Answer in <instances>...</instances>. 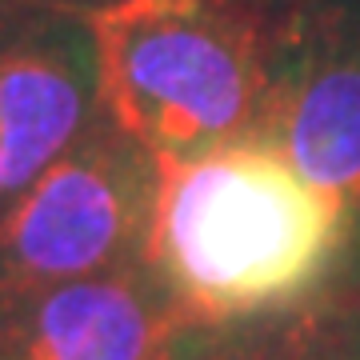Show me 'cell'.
I'll list each match as a JSON object with an SVG mask.
<instances>
[{"label":"cell","instance_id":"obj_1","mask_svg":"<svg viewBox=\"0 0 360 360\" xmlns=\"http://www.w3.org/2000/svg\"><path fill=\"white\" fill-rule=\"evenodd\" d=\"M348 212L269 141L153 156L144 269L188 328H229L300 304L348 240Z\"/></svg>","mask_w":360,"mask_h":360},{"label":"cell","instance_id":"obj_2","mask_svg":"<svg viewBox=\"0 0 360 360\" xmlns=\"http://www.w3.org/2000/svg\"><path fill=\"white\" fill-rule=\"evenodd\" d=\"M89 37L104 112L136 148L196 156L257 132L281 32L248 0H116Z\"/></svg>","mask_w":360,"mask_h":360},{"label":"cell","instance_id":"obj_3","mask_svg":"<svg viewBox=\"0 0 360 360\" xmlns=\"http://www.w3.org/2000/svg\"><path fill=\"white\" fill-rule=\"evenodd\" d=\"M144 212L148 188L116 153H65L0 220V300L116 269L141 245Z\"/></svg>","mask_w":360,"mask_h":360},{"label":"cell","instance_id":"obj_4","mask_svg":"<svg viewBox=\"0 0 360 360\" xmlns=\"http://www.w3.org/2000/svg\"><path fill=\"white\" fill-rule=\"evenodd\" d=\"M312 188L360 212V20L348 8L296 16L276 37L257 132Z\"/></svg>","mask_w":360,"mask_h":360},{"label":"cell","instance_id":"obj_5","mask_svg":"<svg viewBox=\"0 0 360 360\" xmlns=\"http://www.w3.org/2000/svg\"><path fill=\"white\" fill-rule=\"evenodd\" d=\"M188 324L129 269L0 300V360H165Z\"/></svg>","mask_w":360,"mask_h":360},{"label":"cell","instance_id":"obj_6","mask_svg":"<svg viewBox=\"0 0 360 360\" xmlns=\"http://www.w3.org/2000/svg\"><path fill=\"white\" fill-rule=\"evenodd\" d=\"M84 116V68L60 49L0 52V165L20 193L68 153Z\"/></svg>","mask_w":360,"mask_h":360},{"label":"cell","instance_id":"obj_7","mask_svg":"<svg viewBox=\"0 0 360 360\" xmlns=\"http://www.w3.org/2000/svg\"><path fill=\"white\" fill-rule=\"evenodd\" d=\"M348 345L316 312L252 324L224 340H208V360H345Z\"/></svg>","mask_w":360,"mask_h":360},{"label":"cell","instance_id":"obj_8","mask_svg":"<svg viewBox=\"0 0 360 360\" xmlns=\"http://www.w3.org/2000/svg\"><path fill=\"white\" fill-rule=\"evenodd\" d=\"M200 333L205 328H184L165 360H208V340H200Z\"/></svg>","mask_w":360,"mask_h":360},{"label":"cell","instance_id":"obj_9","mask_svg":"<svg viewBox=\"0 0 360 360\" xmlns=\"http://www.w3.org/2000/svg\"><path fill=\"white\" fill-rule=\"evenodd\" d=\"M40 4H56V8H92V13H101L116 0H40Z\"/></svg>","mask_w":360,"mask_h":360},{"label":"cell","instance_id":"obj_10","mask_svg":"<svg viewBox=\"0 0 360 360\" xmlns=\"http://www.w3.org/2000/svg\"><path fill=\"white\" fill-rule=\"evenodd\" d=\"M345 360H360V340H356L352 348H348V356H345Z\"/></svg>","mask_w":360,"mask_h":360},{"label":"cell","instance_id":"obj_11","mask_svg":"<svg viewBox=\"0 0 360 360\" xmlns=\"http://www.w3.org/2000/svg\"><path fill=\"white\" fill-rule=\"evenodd\" d=\"M0 196H4V165H0Z\"/></svg>","mask_w":360,"mask_h":360}]
</instances>
